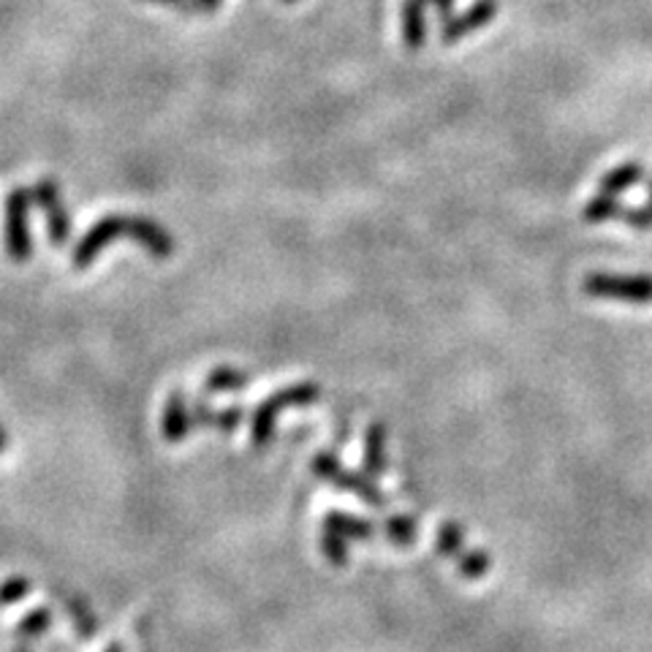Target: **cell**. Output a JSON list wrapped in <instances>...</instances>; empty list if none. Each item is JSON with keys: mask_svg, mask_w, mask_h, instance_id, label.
Masks as SVG:
<instances>
[{"mask_svg": "<svg viewBox=\"0 0 652 652\" xmlns=\"http://www.w3.org/2000/svg\"><path fill=\"white\" fill-rule=\"evenodd\" d=\"M324 527L327 531L340 533L343 538H370L373 536V525H370V522L360 520V516L343 514V511H332V514H327Z\"/></svg>", "mask_w": 652, "mask_h": 652, "instance_id": "5bb4252c", "label": "cell"}, {"mask_svg": "<svg viewBox=\"0 0 652 652\" xmlns=\"http://www.w3.org/2000/svg\"><path fill=\"white\" fill-rule=\"evenodd\" d=\"M642 178H644L642 163H633V161L620 163V167H614L612 172L603 174L601 191L603 193H612V196H620V193L628 191V188L639 185V182H642Z\"/></svg>", "mask_w": 652, "mask_h": 652, "instance_id": "4fadbf2b", "label": "cell"}, {"mask_svg": "<svg viewBox=\"0 0 652 652\" xmlns=\"http://www.w3.org/2000/svg\"><path fill=\"white\" fill-rule=\"evenodd\" d=\"M33 202L44 210L52 248H66V245L72 243L74 226H72V215H68V207H66V202H63L57 182L50 180V178L39 180V185L33 188Z\"/></svg>", "mask_w": 652, "mask_h": 652, "instance_id": "277c9868", "label": "cell"}, {"mask_svg": "<svg viewBox=\"0 0 652 652\" xmlns=\"http://www.w3.org/2000/svg\"><path fill=\"white\" fill-rule=\"evenodd\" d=\"M462 538H466V533H462L460 525H455V522H443L438 531V552L443 557H457L462 549Z\"/></svg>", "mask_w": 652, "mask_h": 652, "instance_id": "2e32d148", "label": "cell"}, {"mask_svg": "<svg viewBox=\"0 0 652 652\" xmlns=\"http://www.w3.org/2000/svg\"><path fill=\"white\" fill-rule=\"evenodd\" d=\"M223 0H193V6H196V11H204V14H210V11H217L221 9Z\"/></svg>", "mask_w": 652, "mask_h": 652, "instance_id": "603a6c76", "label": "cell"}, {"mask_svg": "<svg viewBox=\"0 0 652 652\" xmlns=\"http://www.w3.org/2000/svg\"><path fill=\"white\" fill-rule=\"evenodd\" d=\"M425 0H405L403 3V41L408 50H421L427 39Z\"/></svg>", "mask_w": 652, "mask_h": 652, "instance_id": "30bf717a", "label": "cell"}, {"mask_svg": "<svg viewBox=\"0 0 652 652\" xmlns=\"http://www.w3.org/2000/svg\"><path fill=\"white\" fill-rule=\"evenodd\" d=\"M386 533H389V538L397 546H410V542L416 538V522L410 516H395L386 525Z\"/></svg>", "mask_w": 652, "mask_h": 652, "instance_id": "ac0fdd59", "label": "cell"}, {"mask_svg": "<svg viewBox=\"0 0 652 652\" xmlns=\"http://www.w3.org/2000/svg\"><path fill=\"white\" fill-rule=\"evenodd\" d=\"M345 542H349V538H343L340 533L327 531V527H324L321 549H324V555L334 563V566H345V560H349V544H345Z\"/></svg>", "mask_w": 652, "mask_h": 652, "instance_id": "e0dca14e", "label": "cell"}, {"mask_svg": "<svg viewBox=\"0 0 652 652\" xmlns=\"http://www.w3.org/2000/svg\"><path fill=\"white\" fill-rule=\"evenodd\" d=\"M622 213V204L620 199L612 196V193H603L598 191L596 196L587 202V207L581 210V215H585L587 223H603V221H612Z\"/></svg>", "mask_w": 652, "mask_h": 652, "instance_id": "9a60e30c", "label": "cell"}, {"mask_svg": "<svg viewBox=\"0 0 652 652\" xmlns=\"http://www.w3.org/2000/svg\"><path fill=\"white\" fill-rule=\"evenodd\" d=\"M248 381V373H243V370L237 367H228V364H221V367H215L213 373L207 375L204 389H207L210 395H232V392L245 389Z\"/></svg>", "mask_w": 652, "mask_h": 652, "instance_id": "7c38bea8", "label": "cell"}, {"mask_svg": "<svg viewBox=\"0 0 652 652\" xmlns=\"http://www.w3.org/2000/svg\"><path fill=\"white\" fill-rule=\"evenodd\" d=\"M313 473L321 475L324 481H332V484L340 487V490H351L354 495H360L364 503H370V506H384V498H381V492L370 484V479H362V475L356 473H345L343 468H340L338 457L332 455L316 457Z\"/></svg>", "mask_w": 652, "mask_h": 652, "instance_id": "8992f818", "label": "cell"}, {"mask_svg": "<svg viewBox=\"0 0 652 652\" xmlns=\"http://www.w3.org/2000/svg\"><path fill=\"white\" fill-rule=\"evenodd\" d=\"M495 14H498V0H475L466 14L443 17V25H440V39H443L446 44H455L457 39H462V36H468V33L484 28Z\"/></svg>", "mask_w": 652, "mask_h": 652, "instance_id": "ba28073f", "label": "cell"}, {"mask_svg": "<svg viewBox=\"0 0 652 652\" xmlns=\"http://www.w3.org/2000/svg\"><path fill=\"white\" fill-rule=\"evenodd\" d=\"M284 3H297V0H284Z\"/></svg>", "mask_w": 652, "mask_h": 652, "instance_id": "484cf974", "label": "cell"}, {"mask_svg": "<svg viewBox=\"0 0 652 652\" xmlns=\"http://www.w3.org/2000/svg\"><path fill=\"white\" fill-rule=\"evenodd\" d=\"M386 468V430L384 425H370L364 435V473L370 479L384 473Z\"/></svg>", "mask_w": 652, "mask_h": 652, "instance_id": "8fae6325", "label": "cell"}, {"mask_svg": "<svg viewBox=\"0 0 652 652\" xmlns=\"http://www.w3.org/2000/svg\"><path fill=\"white\" fill-rule=\"evenodd\" d=\"M243 414H245V410L239 408V405H228V408L215 410L213 427H217V430H223V432H232L234 427H237L239 421H243Z\"/></svg>", "mask_w": 652, "mask_h": 652, "instance_id": "44dd1931", "label": "cell"}, {"mask_svg": "<svg viewBox=\"0 0 652 652\" xmlns=\"http://www.w3.org/2000/svg\"><path fill=\"white\" fill-rule=\"evenodd\" d=\"M128 228V215H104L101 221L93 223L90 232L76 243L74 248V269H87L96 261L107 245L115 243L117 237H122Z\"/></svg>", "mask_w": 652, "mask_h": 652, "instance_id": "5b68a950", "label": "cell"}, {"mask_svg": "<svg viewBox=\"0 0 652 652\" xmlns=\"http://www.w3.org/2000/svg\"><path fill=\"white\" fill-rule=\"evenodd\" d=\"M622 221L633 228H652V182H650V202L644 207L622 210Z\"/></svg>", "mask_w": 652, "mask_h": 652, "instance_id": "ffe728a7", "label": "cell"}, {"mask_svg": "<svg viewBox=\"0 0 652 652\" xmlns=\"http://www.w3.org/2000/svg\"><path fill=\"white\" fill-rule=\"evenodd\" d=\"M31 204H33V191L28 188H14V191L6 196V254L11 256V261L25 264L33 254V239H31Z\"/></svg>", "mask_w": 652, "mask_h": 652, "instance_id": "6da1fadb", "label": "cell"}, {"mask_svg": "<svg viewBox=\"0 0 652 652\" xmlns=\"http://www.w3.org/2000/svg\"><path fill=\"white\" fill-rule=\"evenodd\" d=\"M425 3L435 6L440 17H449V9H451V3H455V0H425Z\"/></svg>", "mask_w": 652, "mask_h": 652, "instance_id": "cb8c5ba5", "label": "cell"}, {"mask_svg": "<svg viewBox=\"0 0 652 652\" xmlns=\"http://www.w3.org/2000/svg\"><path fill=\"white\" fill-rule=\"evenodd\" d=\"M126 234L133 239V243L142 245L147 254L156 258H169L174 254V248H178L172 234H169L161 223L150 221V217L145 215H128Z\"/></svg>", "mask_w": 652, "mask_h": 652, "instance_id": "52a82bcc", "label": "cell"}, {"mask_svg": "<svg viewBox=\"0 0 652 652\" xmlns=\"http://www.w3.org/2000/svg\"><path fill=\"white\" fill-rule=\"evenodd\" d=\"M321 397L319 384H297L289 386V389L275 392L272 397L264 399L254 414V443L267 446L272 440L275 432V419L284 408H291V405H313L316 399Z\"/></svg>", "mask_w": 652, "mask_h": 652, "instance_id": "3957f363", "label": "cell"}, {"mask_svg": "<svg viewBox=\"0 0 652 652\" xmlns=\"http://www.w3.org/2000/svg\"><path fill=\"white\" fill-rule=\"evenodd\" d=\"M460 571H462V577H468V579L484 577V574L490 571V555H487V552H473V555L462 557Z\"/></svg>", "mask_w": 652, "mask_h": 652, "instance_id": "d6986e66", "label": "cell"}, {"mask_svg": "<svg viewBox=\"0 0 652 652\" xmlns=\"http://www.w3.org/2000/svg\"><path fill=\"white\" fill-rule=\"evenodd\" d=\"M150 3H161V6H169V9L185 11V14H191V11H196V6H193V0H150Z\"/></svg>", "mask_w": 652, "mask_h": 652, "instance_id": "7402d4cb", "label": "cell"}, {"mask_svg": "<svg viewBox=\"0 0 652 652\" xmlns=\"http://www.w3.org/2000/svg\"><path fill=\"white\" fill-rule=\"evenodd\" d=\"M581 291L596 299H620L631 304L652 302V275H614L590 272L581 284Z\"/></svg>", "mask_w": 652, "mask_h": 652, "instance_id": "7a4b0ae2", "label": "cell"}, {"mask_svg": "<svg viewBox=\"0 0 652 652\" xmlns=\"http://www.w3.org/2000/svg\"><path fill=\"white\" fill-rule=\"evenodd\" d=\"M6 443H9V438H6L3 425H0V451H6Z\"/></svg>", "mask_w": 652, "mask_h": 652, "instance_id": "d4e9b609", "label": "cell"}, {"mask_svg": "<svg viewBox=\"0 0 652 652\" xmlns=\"http://www.w3.org/2000/svg\"><path fill=\"white\" fill-rule=\"evenodd\" d=\"M191 425H193L191 408L185 405V397H182V392L174 389L167 399V408H163V419H161L163 438H167L169 443H180V440H185V435H188V430H191Z\"/></svg>", "mask_w": 652, "mask_h": 652, "instance_id": "9c48e42d", "label": "cell"}]
</instances>
